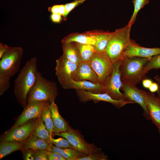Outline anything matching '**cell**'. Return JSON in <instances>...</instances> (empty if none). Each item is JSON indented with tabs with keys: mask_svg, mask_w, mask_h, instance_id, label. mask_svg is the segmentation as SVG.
Instances as JSON below:
<instances>
[{
	"mask_svg": "<svg viewBox=\"0 0 160 160\" xmlns=\"http://www.w3.org/2000/svg\"><path fill=\"white\" fill-rule=\"evenodd\" d=\"M38 71L37 58L33 57L27 61L15 80V96L17 102L24 108L27 104L28 93L35 82Z\"/></svg>",
	"mask_w": 160,
	"mask_h": 160,
	"instance_id": "obj_1",
	"label": "cell"
},
{
	"mask_svg": "<svg viewBox=\"0 0 160 160\" xmlns=\"http://www.w3.org/2000/svg\"><path fill=\"white\" fill-rule=\"evenodd\" d=\"M23 54L21 47H9L0 59V96L9 88L10 79L19 70Z\"/></svg>",
	"mask_w": 160,
	"mask_h": 160,
	"instance_id": "obj_2",
	"label": "cell"
},
{
	"mask_svg": "<svg viewBox=\"0 0 160 160\" xmlns=\"http://www.w3.org/2000/svg\"><path fill=\"white\" fill-rule=\"evenodd\" d=\"M131 27L128 25L113 31L105 52L113 64L121 61L130 41Z\"/></svg>",
	"mask_w": 160,
	"mask_h": 160,
	"instance_id": "obj_3",
	"label": "cell"
},
{
	"mask_svg": "<svg viewBox=\"0 0 160 160\" xmlns=\"http://www.w3.org/2000/svg\"><path fill=\"white\" fill-rule=\"evenodd\" d=\"M58 95L56 83L45 79L38 71L35 82L28 93L27 104L43 101L51 103L55 101Z\"/></svg>",
	"mask_w": 160,
	"mask_h": 160,
	"instance_id": "obj_4",
	"label": "cell"
},
{
	"mask_svg": "<svg viewBox=\"0 0 160 160\" xmlns=\"http://www.w3.org/2000/svg\"><path fill=\"white\" fill-rule=\"evenodd\" d=\"M149 60L145 58L125 57L120 67L121 81L135 85L140 83L145 75L143 69Z\"/></svg>",
	"mask_w": 160,
	"mask_h": 160,
	"instance_id": "obj_5",
	"label": "cell"
},
{
	"mask_svg": "<svg viewBox=\"0 0 160 160\" xmlns=\"http://www.w3.org/2000/svg\"><path fill=\"white\" fill-rule=\"evenodd\" d=\"M95 72L98 82L105 85L111 77L113 64L105 51H95L89 61Z\"/></svg>",
	"mask_w": 160,
	"mask_h": 160,
	"instance_id": "obj_6",
	"label": "cell"
},
{
	"mask_svg": "<svg viewBox=\"0 0 160 160\" xmlns=\"http://www.w3.org/2000/svg\"><path fill=\"white\" fill-rule=\"evenodd\" d=\"M56 135L66 138L75 149L84 153L89 154L102 152L101 148H97L93 143L87 142L79 130L74 129L70 125L66 131Z\"/></svg>",
	"mask_w": 160,
	"mask_h": 160,
	"instance_id": "obj_7",
	"label": "cell"
},
{
	"mask_svg": "<svg viewBox=\"0 0 160 160\" xmlns=\"http://www.w3.org/2000/svg\"><path fill=\"white\" fill-rule=\"evenodd\" d=\"M39 118L37 121L31 119L22 125L12 127L3 136L1 142L9 141L24 142L32 135Z\"/></svg>",
	"mask_w": 160,
	"mask_h": 160,
	"instance_id": "obj_8",
	"label": "cell"
},
{
	"mask_svg": "<svg viewBox=\"0 0 160 160\" xmlns=\"http://www.w3.org/2000/svg\"><path fill=\"white\" fill-rule=\"evenodd\" d=\"M56 62L55 75L58 81L63 88L72 79L79 64L70 61L63 55L56 60Z\"/></svg>",
	"mask_w": 160,
	"mask_h": 160,
	"instance_id": "obj_9",
	"label": "cell"
},
{
	"mask_svg": "<svg viewBox=\"0 0 160 160\" xmlns=\"http://www.w3.org/2000/svg\"><path fill=\"white\" fill-rule=\"evenodd\" d=\"M122 82L121 89L123 91L126 99L138 103L143 110L144 116L147 119L151 120L146 103L144 90L138 89L135 84L124 81Z\"/></svg>",
	"mask_w": 160,
	"mask_h": 160,
	"instance_id": "obj_10",
	"label": "cell"
},
{
	"mask_svg": "<svg viewBox=\"0 0 160 160\" xmlns=\"http://www.w3.org/2000/svg\"><path fill=\"white\" fill-rule=\"evenodd\" d=\"M121 61L113 64L112 74L105 85V93L109 95L113 99L117 100L126 99L124 94L120 91L122 84L120 71Z\"/></svg>",
	"mask_w": 160,
	"mask_h": 160,
	"instance_id": "obj_11",
	"label": "cell"
},
{
	"mask_svg": "<svg viewBox=\"0 0 160 160\" xmlns=\"http://www.w3.org/2000/svg\"><path fill=\"white\" fill-rule=\"evenodd\" d=\"M76 92L80 101L83 102L90 100H93L96 102L105 101L110 103L119 108L123 107L127 104L135 103L133 101H127L125 100L114 99L105 93H96L81 90H77Z\"/></svg>",
	"mask_w": 160,
	"mask_h": 160,
	"instance_id": "obj_12",
	"label": "cell"
},
{
	"mask_svg": "<svg viewBox=\"0 0 160 160\" xmlns=\"http://www.w3.org/2000/svg\"><path fill=\"white\" fill-rule=\"evenodd\" d=\"M45 101H36L27 103L13 127L22 125L31 119L41 117Z\"/></svg>",
	"mask_w": 160,
	"mask_h": 160,
	"instance_id": "obj_13",
	"label": "cell"
},
{
	"mask_svg": "<svg viewBox=\"0 0 160 160\" xmlns=\"http://www.w3.org/2000/svg\"><path fill=\"white\" fill-rule=\"evenodd\" d=\"M160 54V48H148L141 47L131 40L125 53V57H135L147 58Z\"/></svg>",
	"mask_w": 160,
	"mask_h": 160,
	"instance_id": "obj_14",
	"label": "cell"
},
{
	"mask_svg": "<svg viewBox=\"0 0 160 160\" xmlns=\"http://www.w3.org/2000/svg\"><path fill=\"white\" fill-rule=\"evenodd\" d=\"M144 94L151 120L158 129H160V103L159 98L153 93L144 91Z\"/></svg>",
	"mask_w": 160,
	"mask_h": 160,
	"instance_id": "obj_15",
	"label": "cell"
},
{
	"mask_svg": "<svg viewBox=\"0 0 160 160\" xmlns=\"http://www.w3.org/2000/svg\"><path fill=\"white\" fill-rule=\"evenodd\" d=\"M63 88L85 90L96 93H104L105 90V86L99 83H95L87 80L76 81L72 79Z\"/></svg>",
	"mask_w": 160,
	"mask_h": 160,
	"instance_id": "obj_16",
	"label": "cell"
},
{
	"mask_svg": "<svg viewBox=\"0 0 160 160\" xmlns=\"http://www.w3.org/2000/svg\"><path fill=\"white\" fill-rule=\"evenodd\" d=\"M72 79L76 81L88 80L95 83H99L97 76L89 61H82L79 64Z\"/></svg>",
	"mask_w": 160,
	"mask_h": 160,
	"instance_id": "obj_17",
	"label": "cell"
},
{
	"mask_svg": "<svg viewBox=\"0 0 160 160\" xmlns=\"http://www.w3.org/2000/svg\"><path fill=\"white\" fill-rule=\"evenodd\" d=\"M99 31H87L82 33H74L64 37L61 40L62 43L76 42L95 46Z\"/></svg>",
	"mask_w": 160,
	"mask_h": 160,
	"instance_id": "obj_18",
	"label": "cell"
},
{
	"mask_svg": "<svg viewBox=\"0 0 160 160\" xmlns=\"http://www.w3.org/2000/svg\"><path fill=\"white\" fill-rule=\"evenodd\" d=\"M51 113V117L54 125V135L66 131L69 125L60 114L58 108L54 101L50 103L49 106Z\"/></svg>",
	"mask_w": 160,
	"mask_h": 160,
	"instance_id": "obj_19",
	"label": "cell"
},
{
	"mask_svg": "<svg viewBox=\"0 0 160 160\" xmlns=\"http://www.w3.org/2000/svg\"><path fill=\"white\" fill-rule=\"evenodd\" d=\"M62 48L63 55L70 61L76 64L82 62L75 42L62 43Z\"/></svg>",
	"mask_w": 160,
	"mask_h": 160,
	"instance_id": "obj_20",
	"label": "cell"
},
{
	"mask_svg": "<svg viewBox=\"0 0 160 160\" xmlns=\"http://www.w3.org/2000/svg\"><path fill=\"white\" fill-rule=\"evenodd\" d=\"M48 151L57 152L66 160H78L80 157L87 155L73 148H61L49 144Z\"/></svg>",
	"mask_w": 160,
	"mask_h": 160,
	"instance_id": "obj_21",
	"label": "cell"
},
{
	"mask_svg": "<svg viewBox=\"0 0 160 160\" xmlns=\"http://www.w3.org/2000/svg\"><path fill=\"white\" fill-rule=\"evenodd\" d=\"M49 143L40 138L32 135L23 142V148H28L33 151L40 150H48Z\"/></svg>",
	"mask_w": 160,
	"mask_h": 160,
	"instance_id": "obj_22",
	"label": "cell"
},
{
	"mask_svg": "<svg viewBox=\"0 0 160 160\" xmlns=\"http://www.w3.org/2000/svg\"><path fill=\"white\" fill-rule=\"evenodd\" d=\"M23 142L16 141L1 142L0 144V159L17 150L22 149Z\"/></svg>",
	"mask_w": 160,
	"mask_h": 160,
	"instance_id": "obj_23",
	"label": "cell"
},
{
	"mask_svg": "<svg viewBox=\"0 0 160 160\" xmlns=\"http://www.w3.org/2000/svg\"><path fill=\"white\" fill-rule=\"evenodd\" d=\"M113 32L99 31L96 44L94 46L96 51H105L112 36Z\"/></svg>",
	"mask_w": 160,
	"mask_h": 160,
	"instance_id": "obj_24",
	"label": "cell"
},
{
	"mask_svg": "<svg viewBox=\"0 0 160 160\" xmlns=\"http://www.w3.org/2000/svg\"><path fill=\"white\" fill-rule=\"evenodd\" d=\"M50 104V102L46 101H44L41 119L44 122L50 135L52 136L53 133L54 125L49 107Z\"/></svg>",
	"mask_w": 160,
	"mask_h": 160,
	"instance_id": "obj_25",
	"label": "cell"
},
{
	"mask_svg": "<svg viewBox=\"0 0 160 160\" xmlns=\"http://www.w3.org/2000/svg\"><path fill=\"white\" fill-rule=\"evenodd\" d=\"M32 135L49 143H52V136L50 135L45 125L44 124L41 117L39 118L37 125Z\"/></svg>",
	"mask_w": 160,
	"mask_h": 160,
	"instance_id": "obj_26",
	"label": "cell"
},
{
	"mask_svg": "<svg viewBox=\"0 0 160 160\" xmlns=\"http://www.w3.org/2000/svg\"><path fill=\"white\" fill-rule=\"evenodd\" d=\"M79 51L83 62H89L96 51L94 46L75 42Z\"/></svg>",
	"mask_w": 160,
	"mask_h": 160,
	"instance_id": "obj_27",
	"label": "cell"
},
{
	"mask_svg": "<svg viewBox=\"0 0 160 160\" xmlns=\"http://www.w3.org/2000/svg\"><path fill=\"white\" fill-rule=\"evenodd\" d=\"M149 0H132L134 10L129 22L128 25L131 27L134 23L139 11L145 6L148 4Z\"/></svg>",
	"mask_w": 160,
	"mask_h": 160,
	"instance_id": "obj_28",
	"label": "cell"
},
{
	"mask_svg": "<svg viewBox=\"0 0 160 160\" xmlns=\"http://www.w3.org/2000/svg\"><path fill=\"white\" fill-rule=\"evenodd\" d=\"M160 69V54L153 56L145 65L143 72L146 74L153 69Z\"/></svg>",
	"mask_w": 160,
	"mask_h": 160,
	"instance_id": "obj_29",
	"label": "cell"
},
{
	"mask_svg": "<svg viewBox=\"0 0 160 160\" xmlns=\"http://www.w3.org/2000/svg\"><path fill=\"white\" fill-rule=\"evenodd\" d=\"M108 156L102 151L86 155L78 160H107Z\"/></svg>",
	"mask_w": 160,
	"mask_h": 160,
	"instance_id": "obj_30",
	"label": "cell"
},
{
	"mask_svg": "<svg viewBox=\"0 0 160 160\" xmlns=\"http://www.w3.org/2000/svg\"><path fill=\"white\" fill-rule=\"evenodd\" d=\"M63 137L57 139H54L52 137V143L55 146L61 148H74L67 139Z\"/></svg>",
	"mask_w": 160,
	"mask_h": 160,
	"instance_id": "obj_31",
	"label": "cell"
},
{
	"mask_svg": "<svg viewBox=\"0 0 160 160\" xmlns=\"http://www.w3.org/2000/svg\"><path fill=\"white\" fill-rule=\"evenodd\" d=\"M86 0H75L71 2L65 4L66 8V12L63 16L64 17H65L72 10L77 6L83 3Z\"/></svg>",
	"mask_w": 160,
	"mask_h": 160,
	"instance_id": "obj_32",
	"label": "cell"
},
{
	"mask_svg": "<svg viewBox=\"0 0 160 160\" xmlns=\"http://www.w3.org/2000/svg\"><path fill=\"white\" fill-rule=\"evenodd\" d=\"M47 152L48 151L46 150L34 151V160H48Z\"/></svg>",
	"mask_w": 160,
	"mask_h": 160,
	"instance_id": "obj_33",
	"label": "cell"
},
{
	"mask_svg": "<svg viewBox=\"0 0 160 160\" xmlns=\"http://www.w3.org/2000/svg\"><path fill=\"white\" fill-rule=\"evenodd\" d=\"M47 155L49 160H66L56 152L48 151Z\"/></svg>",
	"mask_w": 160,
	"mask_h": 160,
	"instance_id": "obj_34",
	"label": "cell"
},
{
	"mask_svg": "<svg viewBox=\"0 0 160 160\" xmlns=\"http://www.w3.org/2000/svg\"><path fill=\"white\" fill-rule=\"evenodd\" d=\"M23 149L24 159L25 160H33L34 151L28 148H23Z\"/></svg>",
	"mask_w": 160,
	"mask_h": 160,
	"instance_id": "obj_35",
	"label": "cell"
},
{
	"mask_svg": "<svg viewBox=\"0 0 160 160\" xmlns=\"http://www.w3.org/2000/svg\"><path fill=\"white\" fill-rule=\"evenodd\" d=\"M9 48L8 45L2 43H0V59L7 52Z\"/></svg>",
	"mask_w": 160,
	"mask_h": 160,
	"instance_id": "obj_36",
	"label": "cell"
},
{
	"mask_svg": "<svg viewBox=\"0 0 160 160\" xmlns=\"http://www.w3.org/2000/svg\"><path fill=\"white\" fill-rule=\"evenodd\" d=\"M61 16L59 14L52 13L51 16V18L54 22L60 23L61 20Z\"/></svg>",
	"mask_w": 160,
	"mask_h": 160,
	"instance_id": "obj_37",
	"label": "cell"
},
{
	"mask_svg": "<svg viewBox=\"0 0 160 160\" xmlns=\"http://www.w3.org/2000/svg\"><path fill=\"white\" fill-rule=\"evenodd\" d=\"M159 88V85L156 83L153 82L148 88L150 91L152 93L157 91Z\"/></svg>",
	"mask_w": 160,
	"mask_h": 160,
	"instance_id": "obj_38",
	"label": "cell"
},
{
	"mask_svg": "<svg viewBox=\"0 0 160 160\" xmlns=\"http://www.w3.org/2000/svg\"><path fill=\"white\" fill-rule=\"evenodd\" d=\"M153 83L152 81L150 79H143L142 80L143 86L146 88H149Z\"/></svg>",
	"mask_w": 160,
	"mask_h": 160,
	"instance_id": "obj_39",
	"label": "cell"
},
{
	"mask_svg": "<svg viewBox=\"0 0 160 160\" xmlns=\"http://www.w3.org/2000/svg\"><path fill=\"white\" fill-rule=\"evenodd\" d=\"M59 5H56L53 6L50 8V10L52 13L59 14Z\"/></svg>",
	"mask_w": 160,
	"mask_h": 160,
	"instance_id": "obj_40",
	"label": "cell"
},
{
	"mask_svg": "<svg viewBox=\"0 0 160 160\" xmlns=\"http://www.w3.org/2000/svg\"><path fill=\"white\" fill-rule=\"evenodd\" d=\"M66 12L65 5L61 4L59 6V14L61 16H64Z\"/></svg>",
	"mask_w": 160,
	"mask_h": 160,
	"instance_id": "obj_41",
	"label": "cell"
},
{
	"mask_svg": "<svg viewBox=\"0 0 160 160\" xmlns=\"http://www.w3.org/2000/svg\"><path fill=\"white\" fill-rule=\"evenodd\" d=\"M154 79L158 83L159 85H160V77L158 75L154 77Z\"/></svg>",
	"mask_w": 160,
	"mask_h": 160,
	"instance_id": "obj_42",
	"label": "cell"
},
{
	"mask_svg": "<svg viewBox=\"0 0 160 160\" xmlns=\"http://www.w3.org/2000/svg\"><path fill=\"white\" fill-rule=\"evenodd\" d=\"M159 85V89L158 90V91H157L158 92V97L159 98V102H160V85Z\"/></svg>",
	"mask_w": 160,
	"mask_h": 160,
	"instance_id": "obj_43",
	"label": "cell"
},
{
	"mask_svg": "<svg viewBox=\"0 0 160 160\" xmlns=\"http://www.w3.org/2000/svg\"><path fill=\"white\" fill-rule=\"evenodd\" d=\"M158 130H159V133H160V129H159Z\"/></svg>",
	"mask_w": 160,
	"mask_h": 160,
	"instance_id": "obj_44",
	"label": "cell"
}]
</instances>
